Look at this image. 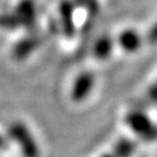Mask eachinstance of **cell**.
<instances>
[{
	"mask_svg": "<svg viewBox=\"0 0 157 157\" xmlns=\"http://www.w3.org/2000/svg\"><path fill=\"white\" fill-rule=\"evenodd\" d=\"M8 140L17 145L23 157H40V147L33 132L22 121H13L8 128Z\"/></svg>",
	"mask_w": 157,
	"mask_h": 157,
	"instance_id": "cell-1",
	"label": "cell"
},
{
	"mask_svg": "<svg viewBox=\"0 0 157 157\" xmlns=\"http://www.w3.org/2000/svg\"><path fill=\"white\" fill-rule=\"evenodd\" d=\"M124 121L130 130L142 140L147 142L157 140V124L144 111H130L125 116Z\"/></svg>",
	"mask_w": 157,
	"mask_h": 157,
	"instance_id": "cell-2",
	"label": "cell"
},
{
	"mask_svg": "<svg viewBox=\"0 0 157 157\" xmlns=\"http://www.w3.org/2000/svg\"><path fill=\"white\" fill-rule=\"evenodd\" d=\"M96 83L95 74L92 71H82L76 75L72 83L70 97L74 103H83L94 91Z\"/></svg>",
	"mask_w": 157,
	"mask_h": 157,
	"instance_id": "cell-3",
	"label": "cell"
},
{
	"mask_svg": "<svg viewBox=\"0 0 157 157\" xmlns=\"http://www.w3.org/2000/svg\"><path fill=\"white\" fill-rule=\"evenodd\" d=\"M60 13V20H61V26L64 35L67 38H72L75 34V24H74L73 13H74V6L71 1L63 0L60 3L59 8Z\"/></svg>",
	"mask_w": 157,
	"mask_h": 157,
	"instance_id": "cell-4",
	"label": "cell"
},
{
	"mask_svg": "<svg viewBox=\"0 0 157 157\" xmlns=\"http://www.w3.org/2000/svg\"><path fill=\"white\" fill-rule=\"evenodd\" d=\"M39 45H40V40H39L38 37L31 36L21 39L13 47V50H12L13 58L15 60H19V61L24 60L25 58L29 57L36 50Z\"/></svg>",
	"mask_w": 157,
	"mask_h": 157,
	"instance_id": "cell-5",
	"label": "cell"
},
{
	"mask_svg": "<svg viewBox=\"0 0 157 157\" xmlns=\"http://www.w3.org/2000/svg\"><path fill=\"white\" fill-rule=\"evenodd\" d=\"M118 44L127 52H135L142 46V38L140 34L132 29H127L120 33L118 37Z\"/></svg>",
	"mask_w": 157,
	"mask_h": 157,
	"instance_id": "cell-6",
	"label": "cell"
},
{
	"mask_svg": "<svg viewBox=\"0 0 157 157\" xmlns=\"http://www.w3.org/2000/svg\"><path fill=\"white\" fill-rule=\"evenodd\" d=\"M113 52V40L108 35H101L93 45V56L97 60L105 61L110 58Z\"/></svg>",
	"mask_w": 157,
	"mask_h": 157,
	"instance_id": "cell-7",
	"label": "cell"
},
{
	"mask_svg": "<svg viewBox=\"0 0 157 157\" xmlns=\"http://www.w3.org/2000/svg\"><path fill=\"white\" fill-rule=\"evenodd\" d=\"M14 14L17 17L21 25L32 26L35 22V17H36L34 3L31 0H22L17 5Z\"/></svg>",
	"mask_w": 157,
	"mask_h": 157,
	"instance_id": "cell-8",
	"label": "cell"
},
{
	"mask_svg": "<svg viewBox=\"0 0 157 157\" xmlns=\"http://www.w3.org/2000/svg\"><path fill=\"white\" fill-rule=\"evenodd\" d=\"M111 151L116 157H132L136 151V143L128 137H121L115 143Z\"/></svg>",
	"mask_w": 157,
	"mask_h": 157,
	"instance_id": "cell-9",
	"label": "cell"
},
{
	"mask_svg": "<svg viewBox=\"0 0 157 157\" xmlns=\"http://www.w3.org/2000/svg\"><path fill=\"white\" fill-rule=\"evenodd\" d=\"M0 26L13 29L21 26V23L15 14H3L0 15Z\"/></svg>",
	"mask_w": 157,
	"mask_h": 157,
	"instance_id": "cell-10",
	"label": "cell"
},
{
	"mask_svg": "<svg viewBox=\"0 0 157 157\" xmlns=\"http://www.w3.org/2000/svg\"><path fill=\"white\" fill-rule=\"evenodd\" d=\"M147 97L150 98L151 101L157 103V81L151 85V87L147 91Z\"/></svg>",
	"mask_w": 157,
	"mask_h": 157,
	"instance_id": "cell-11",
	"label": "cell"
},
{
	"mask_svg": "<svg viewBox=\"0 0 157 157\" xmlns=\"http://www.w3.org/2000/svg\"><path fill=\"white\" fill-rule=\"evenodd\" d=\"M8 145H9V140H8V137L2 134H0V152L7 150Z\"/></svg>",
	"mask_w": 157,
	"mask_h": 157,
	"instance_id": "cell-12",
	"label": "cell"
},
{
	"mask_svg": "<svg viewBox=\"0 0 157 157\" xmlns=\"http://www.w3.org/2000/svg\"><path fill=\"white\" fill-rule=\"evenodd\" d=\"M148 39L151 42H157V24L152 27L148 34Z\"/></svg>",
	"mask_w": 157,
	"mask_h": 157,
	"instance_id": "cell-13",
	"label": "cell"
},
{
	"mask_svg": "<svg viewBox=\"0 0 157 157\" xmlns=\"http://www.w3.org/2000/svg\"><path fill=\"white\" fill-rule=\"evenodd\" d=\"M99 157H116V155L113 153V151H109V152L104 153V154H101Z\"/></svg>",
	"mask_w": 157,
	"mask_h": 157,
	"instance_id": "cell-14",
	"label": "cell"
}]
</instances>
